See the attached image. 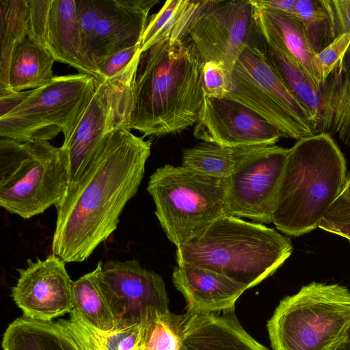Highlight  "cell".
Instances as JSON below:
<instances>
[{
    "mask_svg": "<svg viewBox=\"0 0 350 350\" xmlns=\"http://www.w3.org/2000/svg\"><path fill=\"white\" fill-rule=\"evenodd\" d=\"M152 142L117 128L97 144L90 167L58 205L52 253L81 262L116 230L127 202L143 179Z\"/></svg>",
    "mask_w": 350,
    "mask_h": 350,
    "instance_id": "cell-1",
    "label": "cell"
},
{
    "mask_svg": "<svg viewBox=\"0 0 350 350\" xmlns=\"http://www.w3.org/2000/svg\"><path fill=\"white\" fill-rule=\"evenodd\" d=\"M203 66L188 37L163 40L142 53L126 129L160 137L196 124L205 96Z\"/></svg>",
    "mask_w": 350,
    "mask_h": 350,
    "instance_id": "cell-2",
    "label": "cell"
},
{
    "mask_svg": "<svg viewBox=\"0 0 350 350\" xmlns=\"http://www.w3.org/2000/svg\"><path fill=\"white\" fill-rule=\"evenodd\" d=\"M343 154L325 133L302 137L289 148L280 183L273 223L298 237L318 228L340 194L347 178Z\"/></svg>",
    "mask_w": 350,
    "mask_h": 350,
    "instance_id": "cell-3",
    "label": "cell"
},
{
    "mask_svg": "<svg viewBox=\"0 0 350 350\" xmlns=\"http://www.w3.org/2000/svg\"><path fill=\"white\" fill-rule=\"evenodd\" d=\"M176 248L177 264L214 271L247 288L271 275L293 250L291 239L275 229L228 215Z\"/></svg>",
    "mask_w": 350,
    "mask_h": 350,
    "instance_id": "cell-4",
    "label": "cell"
},
{
    "mask_svg": "<svg viewBox=\"0 0 350 350\" xmlns=\"http://www.w3.org/2000/svg\"><path fill=\"white\" fill-rule=\"evenodd\" d=\"M69 159L46 141L0 139V206L23 219L41 214L66 198Z\"/></svg>",
    "mask_w": 350,
    "mask_h": 350,
    "instance_id": "cell-5",
    "label": "cell"
},
{
    "mask_svg": "<svg viewBox=\"0 0 350 350\" xmlns=\"http://www.w3.org/2000/svg\"><path fill=\"white\" fill-rule=\"evenodd\" d=\"M350 325V291L312 282L280 301L267 323L274 350H336Z\"/></svg>",
    "mask_w": 350,
    "mask_h": 350,
    "instance_id": "cell-6",
    "label": "cell"
},
{
    "mask_svg": "<svg viewBox=\"0 0 350 350\" xmlns=\"http://www.w3.org/2000/svg\"><path fill=\"white\" fill-rule=\"evenodd\" d=\"M228 183V178L170 164L150 176L147 191L155 204L154 214L176 247L226 215Z\"/></svg>",
    "mask_w": 350,
    "mask_h": 350,
    "instance_id": "cell-7",
    "label": "cell"
},
{
    "mask_svg": "<svg viewBox=\"0 0 350 350\" xmlns=\"http://www.w3.org/2000/svg\"><path fill=\"white\" fill-rule=\"evenodd\" d=\"M98 80L88 74L54 76L15 109L0 118V137L19 142L46 141L69 135Z\"/></svg>",
    "mask_w": 350,
    "mask_h": 350,
    "instance_id": "cell-8",
    "label": "cell"
},
{
    "mask_svg": "<svg viewBox=\"0 0 350 350\" xmlns=\"http://www.w3.org/2000/svg\"><path fill=\"white\" fill-rule=\"evenodd\" d=\"M140 56L139 53L116 76L98 81L95 91L77 115L69 135L64 139L62 147L69 159L68 193L88 171L92 153L100 139L115 129H126Z\"/></svg>",
    "mask_w": 350,
    "mask_h": 350,
    "instance_id": "cell-9",
    "label": "cell"
},
{
    "mask_svg": "<svg viewBox=\"0 0 350 350\" xmlns=\"http://www.w3.org/2000/svg\"><path fill=\"white\" fill-rule=\"evenodd\" d=\"M226 98L236 100L297 140L314 135L310 114L267 62L245 49L234 64Z\"/></svg>",
    "mask_w": 350,
    "mask_h": 350,
    "instance_id": "cell-10",
    "label": "cell"
},
{
    "mask_svg": "<svg viewBox=\"0 0 350 350\" xmlns=\"http://www.w3.org/2000/svg\"><path fill=\"white\" fill-rule=\"evenodd\" d=\"M188 38L202 62L222 64L230 82L234 64L245 49L264 53L251 0L217 1L196 20Z\"/></svg>",
    "mask_w": 350,
    "mask_h": 350,
    "instance_id": "cell-11",
    "label": "cell"
},
{
    "mask_svg": "<svg viewBox=\"0 0 350 350\" xmlns=\"http://www.w3.org/2000/svg\"><path fill=\"white\" fill-rule=\"evenodd\" d=\"M96 269L98 284L119 329L142 324L157 312H170L163 278L138 260L99 261Z\"/></svg>",
    "mask_w": 350,
    "mask_h": 350,
    "instance_id": "cell-12",
    "label": "cell"
},
{
    "mask_svg": "<svg viewBox=\"0 0 350 350\" xmlns=\"http://www.w3.org/2000/svg\"><path fill=\"white\" fill-rule=\"evenodd\" d=\"M289 148L275 150L245 164L228 177L226 213L255 223H273L278 189Z\"/></svg>",
    "mask_w": 350,
    "mask_h": 350,
    "instance_id": "cell-13",
    "label": "cell"
},
{
    "mask_svg": "<svg viewBox=\"0 0 350 350\" xmlns=\"http://www.w3.org/2000/svg\"><path fill=\"white\" fill-rule=\"evenodd\" d=\"M25 268L18 269L19 277L11 296L23 317L42 321L70 313L72 284L65 262L54 254L45 259H28Z\"/></svg>",
    "mask_w": 350,
    "mask_h": 350,
    "instance_id": "cell-14",
    "label": "cell"
},
{
    "mask_svg": "<svg viewBox=\"0 0 350 350\" xmlns=\"http://www.w3.org/2000/svg\"><path fill=\"white\" fill-rule=\"evenodd\" d=\"M193 135L223 146L275 145L283 134L232 99L204 96Z\"/></svg>",
    "mask_w": 350,
    "mask_h": 350,
    "instance_id": "cell-15",
    "label": "cell"
},
{
    "mask_svg": "<svg viewBox=\"0 0 350 350\" xmlns=\"http://www.w3.org/2000/svg\"><path fill=\"white\" fill-rule=\"evenodd\" d=\"M158 3L159 0H100V15L88 53L97 70L114 53L140 45L149 12Z\"/></svg>",
    "mask_w": 350,
    "mask_h": 350,
    "instance_id": "cell-16",
    "label": "cell"
},
{
    "mask_svg": "<svg viewBox=\"0 0 350 350\" xmlns=\"http://www.w3.org/2000/svg\"><path fill=\"white\" fill-rule=\"evenodd\" d=\"M172 281L184 296L187 311L193 313L233 310L236 301L247 289L221 273L187 263L174 268Z\"/></svg>",
    "mask_w": 350,
    "mask_h": 350,
    "instance_id": "cell-17",
    "label": "cell"
},
{
    "mask_svg": "<svg viewBox=\"0 0 350 350\" xmlns=\"http://www.w3.org/2000/svg\"><path fill=\"white\" fill-rule=\"evenodd\" d=\"M232 312L180 315V350H269L244 330Z\"/></svg>",
    "mask_w": 350,
    "mask_h": 350,
    "instance_id": "cell-18",
    "label": "cell"
},
{
    "mask_svg": "<svg viewBox=\"0 0 350 350\" xmlns=\"http://www.w3.org/2000/svg\"><path fill=\"white\" fill-rule=\"evenodd\" d=\"M46 48L55 61L66 64L100 80L98 70L88 59L77 18L76 0H52L46 31Z\"/></svg>",
    "mask_w": 350,
    "mask_h": 350,
    "instance_id": "cell-19",
    "label": "cell"
},
{
    "mask_svg": "<svg viewBox=\"0 0 350 350\" xmlns=\"http://www.w3.org/2000/svg\"><path fill=\"white\" fill-rule=\"evenodd\" d=\"M258 27L264 39V57L293 95L308 109L314 131L318 134L322 113L321 87L314 83L304 67L273 35L258 25Z\"/></svg>",
    "mask_w": 350,
    "mask_h": 350,
    "instance_id": "cell-20",
    "label": "cell"
},
{
    "mask_svg": "<svg viewBox=\"0 0 350 350\" xmlns=\"http://www.w3.org/2000/svg\"><path fill=\"white\" fill-rule=\"evenodd\" d=\"M278 146H223L203 142L183 150L182 165L206 175L228 178L247 163L275 150Z\"/></svg>",
    "mask_w": 350,
    "mask_h": 350,
    "instance_id": "cell-21",
    "label": "cell"
},
{
    "mask_svg": "<svg viewBox=\"0 0 350 350\" xmlns=\"http://www.w3.org/2000/svg\"><path fill=\"white\" fill-rule=\"evenodd\" d=\"M1 345L3 350H84L75 334L57 321L23 316L9 324Z\"/></svg>",
    "mask_w": 350,
    "mask_h": 350,
    "instance_id": "cell-22",
    "label": "cell"
},
{
    "mask_svg": "<svg viewBox=\"0 0 350 350\" xmlns=\"http://www.w3.org/2000/svg\"><path fill=\"white\" fill-rule=\"evenodd\" d=\"M217 1L168 0L151 16L143 33L141 53L159 42L170 39L184 40L199 16Z\"/></svg>",
    "mask_w": 350,
    "mask_h": 350,
    "instance_id": "cell-23",
    "label": "cell"
},
{
    "mask_svg": "<svg viewBox=\"0 0 350 350\" xmlns=\"http://www.w3.org/2000/svg\"><path fill=\"white\" fill-rule=\"evenodd\" d=\"M321 89L322 113L319 133L337 135L350 147V57L347 55Z\"/></svg>",
    "mask_w": 350,
    "mask_h": 350,
    "instance_id": "cell-24",
    "label": "cell"
},
{
    "mask_svg": "<svg viewBox=\"0 0 350 350\" xmlns=\"http://www.w3.org/2000/svg\"><path fill=\"white\" fill-rule=\"evenodd\" d=\"M255 11L257 24L273 35L321 87L314 64L317 53L302 24L293 15L279 10L255 7Z\"/></svg>",
    "mask_w": 350,
    "mask_h": 350,
    "instance_id": "cell-25",
    "label": "cell"
},
{
    "mask_svg": "<svg viewBox=\"0 0 350 350\" xmlns=\"http://www.w3.org/2000/svg\"><path fill=\"white\" fill-rule=\"evenodd\" d=\"M55 62L52 54L44 46L25 36L16 46L11 56L9 89L23 92L40 87L54 77Z\"/></svg>",
    "mask_w": 350,
    "mask_h": 350,
    "instance_id": "cell-26",
    "label": "cell"
},
{
    "mask_svg": "<svg viewBox=\"0 0 350 350\" xmlns=\"http://www.w3.org/2000/svg\"><path fill=\"white\" fill-rule=\"evenodd\" d=\"M73 309L90 325L103 332L118 329V323L100 288L97 269L72 281Z\"/></svg>",
    "mask_w": 350,
    "mask_h": 350,
    "instance_id": "cell-27",
    "label": "cell"
},
{
    "mask_svg": "<svg viewBox=\"0 0 350 350\" xmlns=\"http://www.w3.org/2000/svg\"><path fill=\"white\" fill-rule=\"evenodd\" d=\"M57 321L75 334L84 350H142V324L103 332L88 324L74 309L68 319Z\"/></svg>",
    "mask_w": 350,
    "mask_h": 350,
    "instance_id": "cell-28",
    "label": "cell"
},
{
    "mask_svg": "<svg viewBox=\"0 0 350 350\" xmlns=\"http://www.w3.org/2000/svg\"><path fill=\"white\" fill-rule=\"evenodd\" d=\"M0 89H9L8 72L12 54L28 36V0H0Z\"/></svg>",
    "mask_w": 350,
    "mask_h": 350,
    "instance_id": "cell-29",
    "label": "cell"
},
{
    "mask_svg": "<svg viewBox=\"0 0 350 350\" xmlns=\"http://www.w3.org/2000/svg\"><path fill=\"white\" fill-rule=\"evenodd\" d=\"M291 15L302 24L317 53L336 38L329 0H297Z\"/></svg>",
    "mask_w": 350,
    "mask_h": 350,
    "instance_id": "cell-30",
    "label": "cell"
},
{
    "mask_svg": "<svg viewBox=\"0 0 350 350\" xmlns=\"http://www.w3.org/2000/svg\"><path fill=\"white\" fill-rule=\"evenodd\" d=\"M142 325V350H180V316L157 312Z\"/></svg>",
    "mask_w": 350,
    "mask_h": 350,
    "instance_id": "cell-31",
    "label": "cell"
},
{
    "mask_svg": "<svg viewBox=\"0 0 350 350\" xmlns=\"http://www.w3.org/2000/svg\"><path fill=\"white\" fill-rule=\"evenodd\" d=\"M349 48L350 33H345L338 36L332 42L317 53L314 64L321 87L343 62Z\"/></svg>",
    "mask_w": 350,
    "mask_h": 350,
    "instance_id": "cell-32",
    "label": "cell"
},
{
    "mask_svg": "<svg viewBox=\"0 0 350 350\" xmlns=\"http://www.w3.org/2000/svg\"><path fill=\"white\" fill-rule=\"evenodd\" d=\"M318 228L350 242V200L339 195L323 215Z\"/></svg>",
    "mask_w": 350,
    "mask_h": 350,
    "instance_id": "cell-33",
    "label": "cell"
},
{
    "mask_svg": "<svg viewBox=\"0 0 350 350\" xmlns=\"http://www.w3.org/2000/svg\"><path fill=\"white\" fill-rule=\"evenodd\" d=\"M51 4L52 0H28V36L45 48Z\"/></svg>",
    "mask_w": 350,
    "mask_h": 350,
    "instance_id": "cell-34",
    "label": "cell"
},
{
    "mask_svg": "<svg viewBox=\"0 0 350 350\" xmlns=\"http://www.w3.org/2000/svg\"><path fill=\"white\" fill-rule=\"evenodd\" d=\"M76 13L83 48L88 56L100 15V0H76Z\"/></svg>",
    "mask_w": 350,
    "mask_h": 350,
    "instance_id": "cell-35",
    "label": "cell"
},
{
    "mask_svg": "<svg viewBox=\"0 0 350 350\" xmlns=\"http://www.w3.org/2000/svg\"><path fill=\"white\" fill-rule=\"evenodd\" d=\"M202 85L205 96L225 97L229 91L230 81L223 65L213 61L204 63Z\"/></svg>",
    "mask_w": 350,
    "mask_h": 350,
    "instance_id": "cell-36",
    "label": "cell"
},
{
    "mask_svg": "<svg viewBox=\"0 0 350 350\" xmlns=\"http://www.w3.org/2000/svg\"><path fill=\"white\" fill-rule=\"evenodd\" d=\"M140 52V45L120 51L114 53L98 67L100 80L109 79L122 71L126 67Z\"/></svg>",
    "mask_w": 350,
    "mask_h": 350,
    "instance_id": "cell-37",
    "label": "cell"
},
{
    "mask_svg": "<svg viewBox=\"0 0 350 350\" xmlns=\"http://www.w3.org/2000/svg\"><path fill=\"white\" fill-rule=\"evenodd\" d=\"M336 37L350 33V0L330 1ZM350 55V48L347 53Z\"/></svg>",
    "mask_w": 350,
    "mask_h": 350,
    "instance_id": "cell-38",
    "label": "cell"
},
{
    "mask_svg": "<svg viewBox=\"0 0 350 350\" xmlns=\"http://www.w3.org/2000/svg\"><path fill=\"white\" fill-rule=\"evenodd\" d=\"M31 90L16 92L11 89H0V118L8 114L23 103Z\"/></svg>",
    "mask_w": 350,
    "mask_h": 350,
    "instance_id": "cell-39",
    "label": "cell"
},
{
    "mask_svg": "<svg viewBox=\"0 0 350 350\" xmlns=\"http://www.w3.org/2000/svg\"><path fill=\"white\" fill-rule=\"evenodd\" d=\"M253 5L260 9H273L292 14L297 0H251Z\"/></svg>",
    "mask_w": 350,
    "mask_h": 350,
    "instance_id": "cell-40",
    "label": "cell"
},
{
    "mask_svg": "<svg viewBox=\"0 0 350 350\" xmlns=\"http://www.w3.org/2000/svg\"><path fill=\"white\" fill-rule=\"evenodd\" d=\"M336 350H350V325L347 329L344 340Z\"/></svg>",
    "mask_w": 350,
    "mask_h": 350,
    "instance_id": "cell-41",
    "label": "cell"
},
{
    "mask_svg": "<svg viewBox=\"0 0 350 350\" xmlns=\"http://www.w3.org/2000/svg\"><path fill=\"white\" fill-rule=\"evenodd\" d=\"M340 195L350 200V174L347 176L343 189Z\"/></svg>",
    "mask_w": 350,
    "mask_h": 350,
    "instance_id": "cell-42",
    "label": "cell"
},
{
    "mask_svg": "<svg viewBox=\"0 0 350 350\" xmlns=\"http://www.w3.org/2000/svg\"><path fill=\"white\" fill-rule=\"evenodd\" d=\"M347 55L350 57V55L347 54Z\"/></svg>",
    "mask_w": 350,
    "mask_h": 350,
    "instance_id": "cell-43",
    "label": "cell"
}]
</instances>
